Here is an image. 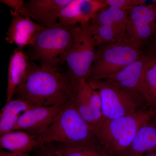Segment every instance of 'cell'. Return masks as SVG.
<instances>
[{"label": "cell", "mask_w": 156, "mask_h": 156, "mask_svg": "<svg viewBox=\"0 0 156 156\" xmlns=\"http://www.w3.org/2000/svg\"><path fill=\"white\" fill-rule=\"evenodd\" d=\"M78 84L59 67L37 65L31 67L13 98L27 101L35 106H50L73 100Z\"/></svg>", "instance_id": "6da1fadb"}, {"label": "cell", "mask_w": 156, "mask_h": 156, "mask_svg": "<svg viewBox=\"0 0 156 156\" xmlns=\"http://www.w3.org/2000/svg\"><path fill=\"white\" fill-rule=\"evenodd\" d=\"M80 25L62 23L43 28L30 46L31 61L40 65L59 67L65 62L66 54L73 44Z\"/></svg>", "instance_id": "7a4b0ae2"}, {"label": "cell", "mask_w": 156, "mask_h": 156, "mask_svg": "<svg viewBox=\"0 0 156 156\" xmlns=\"http://www.w3.org/2000/svg\"><path fill=\"white\" fill-rule=\"evenodd\" d=\"M38 140L43 145L51 143L80 146L101 144L79 114L73 100L64 105L56 119Z\"/></svg>", "instance_id": "3957f363"}, {"label": "cell", "mask_w": 156, "mask_h": 156, "mask_svg": "<svg viewBox=\"0 0 156 156\" xmlns=\"http://www.w3.org/2000/svg\"><path fill=\"white\" fill-rule=\"evenodd\" d=\"M155 108H150L134 114L104 119L95 133L100 144L113 156H124L140 128L148 122Z\"/></svg>", "instance_id": "277c9868"}, {"label": "cell", "mask_w": 156, "mask_h": 156, "mask_svg": "<svg viewBox=\"0 0 156 156\" xmlns=\"http://www.w3.org/2000/svg\"><path fill=\"white\" fill-rule=\"evenodd\" d=\"M87 81L99 93L104 119L130 115L151 108L138 92L101 79L89 78Z\"/></svg>", "instance_id": "5b68a950"}, {"label": "cell", "mask_w": 156, "mask_h": 156, "mask_svg": "<svg viewBox=\"0 0 156 156\" xmlns=\"http://www.w3.org/2000/svg\"><path fill=\"white\" fill-rule=\"evenodd\" d=\"M146 50L123 40L99 45L96 49L90 78L103 80L135 61Z\"/></svg>", "instance_id": "8992f818"}, {"label": "cell", "mask_w": 156, "mask_h": 156, "mask_svg": "<svg viewBox=\"0 0 156 156\" xmlns=\"http://www.w3.org/2000/svg\"><path fill=\"white\" fill-rule=\"evenodd\" d=\"M89 23L80 28L71 48L66 54L67 73L76 83L88 80L92 73L97 46L89 28Z\"/></svg>", "instance_id": "52a82bcc"}, {"label": "cell", "mask_w": 156, "mask_h": 156, "mask_svg": "<svg viewBox=\"0 0 156 156\" xmlns=\"http://www.w3.org/2000/svg\"><path fill=\"white\" fill-rule=\"evenodd\" d=\"M128 12L108 6L95 14L89 28L97 46L122 41L128 21Z\"/></svg>", "instance_id": "ba28073f"}, {"label": "cell", "mask_w": 156, "mask_h": 156, "mask_svg": "<svg viewBox=\"0 0 156 156\" xmlns=\"http://www.w3.org/2000/svg\"><path fill=\"white\" fill-rule=\"evenodd\" d=\"M127 26L123 41L144 49L156 35L154 5H140L128 11Z\"/></svg>", "instance_id": "9c48e42d"}, {"label": "cell", "mask_w": 156, "mask_h": 156, "mask_svg": "<svg viewBox=\"0 0 156 156\" xmlns=\"http://www.w3.org/2000/svg\"><path fill=\"white\" fill-rule=\"evenodd\" d=\"M73 101L79 114L95 134L104 120L98 92L90 86L87 80H81Z\"/></svg>", "instance_id": "30bf717a"}, {"label": "cell", "mask_w": 156, "mask_h": 156, "mask_svg": "<svg viewBox=\"0 0 156 156\" xmlns=\"http://www.w3.org/2000/svg\"><path fill=\"white\" fill-rule=\"evenodd\" d=\"M66 103L34 106L27 110L20 117L13 131H25L38 139L55 121Z\"/></svg>", "instance_id": "8fae6325"}, {"label": "cell", "mask_w": 156, "mask_h": 156, "mask_svg": "<svg viewBox=\"0 0 156 156\" xmlns=\"http://www.w3.org/2000/svg\"><path fill=\"white\" fill-rule=\"evenodd\" d=\"M108 6L105 0H70L60 11L58 22L69 25L88 24Z\"/></svg>", "instance_id": "7c38bea8"}, {"label": "cell", "mask_w": 156, "mask_h": 156, "mask_svg": "<svg viewBox=\"0 0 156 156\" xmlns=\"http://www.w3.org/2000/svg\"><path fill=\"white\" fill-rule=\"evenodd\" d=\"M11 22L6 33V41L20 48L33 45L43 27L30 17L22 16L13 10H11Z\"/></svg>", "instance_id": "4fadbf2b"}, {"label": "cell", "mask_w": 156, "mask_h": 156, "mask_svg": "<svg viewBox=\"0 0 156 156\" xmlns=\"http://www.w3.org/2000/svg\"><path fill=\"white\" fill-rule=\"evenodd\" d=\"M148 57V51L146 50L135 61L117 72L108 76L103 80L122 89L140 94L143 75L147 63Z\"/></svg>", "instance_id": "5bb4252c"}, {"label": "cell", "mask_w": 156, "mask_h": 156, "mask_svg": "<svg viewBox=\"0 0 156 156\" xmlns=\"http://www.w3.org/2000/svg\"><path fill=\"white\" fill-rule=\"evenodd\" d=\"M70 0H28L25 7L29 17L43 28L58 23L62 9Z\"/></svg>", "instance_id": "9a60e30c"}, {"label": "cell", "mask_w": 156, "mask_h": 156, "mask_svg": "<svg viewBox=\"0 0 156 156\" xmlns=\"http://www.w3.org/2000/svg\"><path fill=\"white\" fill-rule=\"evenodd\" d=\"M23 48H15L10 58L8 67L6 102L14 98L17 88L23 83L31 67L32 61Z\"/></svg>", "instance_id": "2e32d148"}, {"label": "cell", "mask_w": 156, "mask_h": 156, "mask_svg": "<svg viewBox=\"0 0 156 156\" xmlns=\"http://www.w3.org/2000/svg\"><path fill=\"white\" fill-rule=\"evenodd\" d=\"M42 145L37 136L22 130H14L0 135L1 149L14 153L29 154Z\"/></svg>", "instance_id": "e0dca14e"}, {"label": "cell", "mask_w": 156, "mask_h": 156, "mask_svg": "<svg viewBox=\"0 0 156 156\" xmlns=\"http://www.w3.org/2000/svg\"><path fill=\"white\" fill-rule=\"evenodd\" d=\"M156 153V125L150 121L141 126L124 156H139Z\"/></svg>", "instance_id": "ac0fdd59"}, {"label": "cell", "mask_w": 156, "mask_h": 156, "mask_svg": "<svg viewBox=\"0 0 156 156\" xmlns=\"http://www.w3.org/2000/svg\"><path fill=\"white\" fill-rule=\"evenodd\" d=\"M34 106L27 101L17 98L6 102L0 112V135L13 131L20 116Z\"/></svg>", "instance_id": "d6986e66"}, {"label": "cell", "mask_w": 156, "mask_h": 156, "mask_svg": "<svg viewBox=\"0 0 156 156\" xmlns=\"http://www.w3.org/2000/svg\"><path fill=\"white\" fill-rule=\"evenodd\" d=\"M148 51L147 63L143 75L140 93L148 105L156 108V57Z\"/></svg>", "instance_id": "ffe728a7"}, {"label": "cell", "mask_w": 156, "mask_h": 156, "mask_svg": "<svg viewBox=\"0 0 156 156\" xmlns=\"http://www.w3.org/2000/svg\"><path fill=\"white\" fill-rule=\"evenodd\" d=\"M62 156H113L100 145L92 146L51 143Z\"/></svg>", "instance_id": "44dd1931"}, {"label": "cell", "mask_w": 156, "mask_h": 156, "mask_svg": "<svg viewBox=\"0 0 156 156\" xmlns=\"http://www.w3.org/2000/svg\"><path fill=\"white\" fill-rule=\"evenodd\" d=\"M108 6L115 7L122 11H130L136 6L145 4V0H105Z\"/></svg>", "instance_id": "7402d4cb"}, {"label": "cell", "mask_w": 156, "mask_h": 156, "mask_svg": "<svg viewBox=\"0 0 156 156\" xmlns=\"http://www.w3.org/2000/svg\"><path fill=\"white\" fill-rule=\"evenodd\" d=\"M0 2L11 8V10L22 16L29 17L25 7V2L23 0H1Z\"/></svg>", "instance_id": "603a6c76"}, {"label": "cell", "mask_w": 156, "mask_h": 156, "mask_svg": "<svg viewBox=\"0 0 156 156\" xmlns=\"http://www.w3.org/2000/svg\"><path fill=\"white\" fill-rule=\"evenodd\" d=\"M37 151L38 156H62L51 144H44Z\"/></svg>", "instance_id": "cb8c5ba5"}, {"label": "cell", "mask_w": 156, "mask_h": 156, "mask_svg": "<svg viewBox=\"0 0 156 156\" xmlns=\"http://www.w3.org/2000/svg\"><path fill=\"white\" fill-rule=\"evenodd\" d=\"M147 49L156 57V35L147 47Z\"/></svg>", "instance_id": "d4e9b609"}, {"label": "cell", "mask_w": 156, "mask_h": 156, "mask_svg": "<svg viewBox=\"0 0 156 156\" xmlns=\"http://www.w3.org/2000/svg\"><path fill=\"white\" fill-rule=\"evenodd\" d=\"M0 156H30L29 154H17L1 149Z\"/></svg>", "instance_id": "484cf974"}, {"label": "cell", "mask_w": 156, "mask_h": 156, "mask_svg": "<svg viewBox=\"0 0 156 156\" xmlns=\"http://www.w3.org/2000/svg\"><path fill=\"white\" fill-rule=\"evenodd\" d=\"M139 156H156V153H155L146 154H144Z\"/></svg>", "instance_id": "4316f807"}, {"label": "cell", "mask_w": 156, "mask_h": 156, "mask_svg": "<svg viewBox=\"0 0 156 156\" xmlns=\"http://www.w3.org/2000/svg\"><path fill=\"white\" fill-rule=\"evenodd\" d=\"M153 2H154V5L156 9V0H155V1H154Z\"/></svg>", "instance_id": "83f0119b"}]
</instances>
